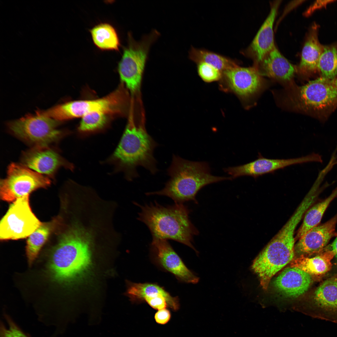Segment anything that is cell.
Listing matches in <instances>:
<instances>
[{"instance_id":"cell-5","label":"cell","mask_w":337,"mask_h":337,"mask_svg":"<svg viewBox=\"0 0 337 337\" xmlns=\"http://www.w3.org/2000/svg\"><path fill=\"white\" fill-rule=\"evenodd\" d=\"M301 219L294 213L254 261L252 268L264 289L267 288L272 277L294 259V232Z\"/></svg>"},{"instance_id":"cell-30","label":"cell","mask_w":337,"mask_h":337,"mask_svg":"<svg viewBox=\"0 0 337 337\" xmlns=\"http://www.w3.org/2000/svg\"><path fill=\"white\" fill-rule=\"evenodd\" d=\"M197 64L198 74L205 82H211L221 79L222 72L215 67L204 62Z\"/></svg>"},{"instance_id":"cell-20","label":"cell","mask_w":337,"mask_h":337,"mask_svg":"<svg viewBox=\"0 0 337 337\" xmlns=\"http://www.w3.org/2000/svg\"><path fill=\"white\" fill-rule=\"evenodd\" d=\"M263 75L281 82L291 84L297 67L291 63L275 46L257 65L255 66Z\"/></svg>"},{"instance_id":"cell-8","label":"cell","mask_w":337,"mask_h":337,"mask_svg":"<svg viewBox=\"0 0 337 337\" xmlns=\"http://www.w3.org/2000/svg\"><path fill=\"white\" fill-rule=\"evenodd\" d=\"M128 44L124 47L118 70L122 83L133 96L139 94L143 74L151 45L160 35L153 29L136 41L130 32L128 34Z\"/></svg>"},{"instance_id":"cell-17","label":"cell","mask_w":337,"mask_h":337,"mask_svg":"<svg viewBox=\"0 0 337 337\" xmlns=\"http://www.w3.org/2000/svg\"><path fill=\"white\" fill-rule=\"evenodd\" d=\"M306 315L337 324V275L327 279L317 288L311 309Z\"/></svg>"},{"instance_id":"cell-14","label":"cell","mask_w":337,"mask_h":337,"mask_svg":"<svg viewBox=\"0 0 337 337\" xmlns=\"http://www.w3.org/2000/svg\"><path fill=\"white\" fill-rule=\"evenodd\" d=\"M151 250L156 262L179 281L196 284L199 278L186 266L167 240L153 238Z\"/></svg>"},{"instance_id":"cell-15","label":"cell","mask_w":337,"mask_h":337,"mask_svg":"<svg viewBox=\"0 0 337 337\" xmlns=\"http://www.w3.org/2000/svg\"><path fill=\"white\" fill-rule=\"evenodd\" d=\"M21 161L27 167L51 177L61 167L71 171L74 167L72 163L50 146L33 147L23 153Z\"/></svg>"},{"instance_id":"cell-23","label":"cell","mask_w":337,"mask_h":337,"mask_svg":"<svg viewBox=\"0 0 337 337\" xmlns=\"http://www.w3.org/2000/svg\"><path fill=\"white\" fill-rule=\"evenodd\" d=\"M324 49V47L318 42L315 32H311L303 47L300 63L297 68V72L307 74L317 69Z\"/></svg>"},{"instance_id":"cell-16","label":"cell","mask_w":337,"mask_h":337,"mask_svg":"<svg viewBox=\"0 0 337 337\" xmlns=\"http://www.w3.org/2000/svg\"><path fill=\"white\" fill-rule=\"evenodd\" d=\"M126 294L132 302H146L158 310L168 307L176 311L180 307L178 297L172 296L163 287L155 283L129 282Z\"/></svg>"},{"instance_id":"cell-19","label":"cell","mask_w":337,"mask_h":337,"mask_svg":"<svg viewBox=\"0 0 337 337\" xmlns=\"http://www.w3.org/2000/svg\"><path fill=\"white\" fill-rule=\"evenodd\" d=\"M280 1L273 2L270 13L249 46L243 53L257 65L275 46L273 26Z\"/></svg>"},{"instance_id":"cell-1","label":"cell","mask_w":337,"mask_h":337,"mask_svg":"<svg viewBox=\"0 0 337 337\" xmlns=\"http://www.w3.org/2000/svg\"><path fill=\"white\" fill-rule=\"evenodd\" d=\"M70 222L60 234L49 262L51 276L59 283L69 282L84 272L90 265L94 245L108 238L105 230L89 219L77 217Z\"/></svg>"},{"instance_id":"cell-28","label":"cell","mask_w":337,"mask_h":337,"mask_svg":"<svg viewBox=\"0 0 337 337\" xmlns=\"http://www.w3.org/2000/svg\"><path fill=\"white\" fill-rule=\"evenodd\" d=\"M109 115L100 112L88 114L81 118L78 128V131L82 136H85L100 131L106 126Z\"/></svg>"},{"instance_id":"cell-11","label":"cell","mask_w":337,"mask_h":337,"mask_svg":"<svg viewBox=\"0 0 337 337\" xmlns=\"http://www.w3.org/2000/svg\"><path fill=\"white\" fill-rule=\"evenodd\" d=\"M42 223L32 210L29 195L18 198L11 204L1 220L0 239L6 240L26 238Z\"/></svg>"},{"instance_id":"cell-12","label":"cell","mask_w":337,"mask_h":337,"mask_svg":"<svg viewBox=\"0 0 337 337\" xmlns=\"http://www.w3.org/2000/svg\"><path fill=\"white\" fill-rule=\"evenodd\" d=\"M319 154L313 153L300 157L289 159H270L264 158L260 154L257 159L242 165L224 169L232 179L243 176L256 178L266 174L271 173L280 169L294 164L311 161L319 162Z\"/></svg>"},{"instance_id":"cell-31","label":"cell","mask_w":337,"mask_h":337,"mask_svg":"<svg viewBox=\"0 0 337 337\" xmlns=\"http://www.w3.org/2000/svg\"><path fill=\"white\" fill-rule=\"evenodd\" d=\"M5 318L8 324L6 327L1 323L0 327V337H29L25 333L8 315Z\"/></svg>"},{"instance_id":"cell-33","label":"cell","mask_w":337,"mask_h":337,"mask_svg":"<svg viewBox=\"0 0 337 337\" xmlns=\"http://www.w3.org/2000/svg\"><path fill=\"white\" fill-rule=\"evenodd\" d=\"M330 246L331 249L334 251L335 253V256L337 261V236Z\"/></svg>"},{"instance_id":"cell-24","label":"cell","mask_w":337,"mask_h":337,"mask_svg":"<svg viewBox=\"0 0 337 337\" xmlns=\"http://www.w3.org/2000/svg\"><path fill=\"white\" fill-rule=\"evenodd\" d=\"M95 45L102 50L118 51L120 42L117 32L110 24L101 23L90 30Z\"/></svg>"},{"instance_id":"cell-26","label":"cell","mask_w":337,"mask_h":337,"mask_svg":"<svg viewBox=\"0 0 337 337\" xmlns=\"http://www.w3.org/2000/svg\"><path fill=\"white\" fill-rule=\"evenodd\" d=\"M190 59L196 63L204 62L218 69L222 73L238 66L237 62L229 58L203 49L192 47L189 52Z\"/></svg>"},{"instance_id":"cell-25","label":"cell","mask_w":337,"mask_h":337,"mask_svg":"<svg viewBox=\"0 0 337 337\" xmlns=\"http://www.w3.org/2000/svg\"><path fill=\"white\" fill-rule=\"evenodd\" d=\"M57 221L42 222L40 225L28 237L26 252L29 265H31L37 256L41 248L52 232Z\"/></svg>"},{"instance_id":"cell-10","label":"cell","mask_w":337,"mask_h":337,"mask_svg":"<svg viewBox=\"0 0 337 337\" xmlns=\"http://www.w3.org/2000/svg\"><path fill=\"white\" fill-rule=\"evenodd\" d=\"M49 178L23 165L12 163L8 167L6 177L0 183L1 199L11 202L29 195L36 190L46 188L51 184Z\"/></svg>"},{"instance_id":"cell-32","label":"cell","mask_w":337,"mask_h":337,"mask_svg":"<svg viewBox=\"0 0 337 337\" xmlns=\"http://www.w3.org/2000/svg\"><path fill=\"white\" fill-rule=\"evenodd\" d=\"M171 317L170 311L166 308L158 310L154 316L156 322L161 325L167 324L170 321Z\"/></svg>"},{"instance_id":"cell-27","label":"cell","mask_w":337,"mask_h":337,"mask_svg":"<svg viewBox=\"0 0 337 337\" xmlns=\"http://www.w3.org/2000/svg\"><path fill=\"white\" fill-rule=\"evenodd\" d=\"M337 196V188L327 198L312 206L306 212L296 238L299 239L307 231L318 225L327 207Z\"/></svg>"},{"instance_id":"cell-4","label":"cell","mask_w":337,"mask_h":337,"mask_svg":"<svg viewBox=\"0 0 337 337\" xmlns=\"http://www.w3.org/2000/svg\"><path fill=\"white\" fill-rule=\"evenodd\" d=\"M170 178L162 189L148 192L146 195L167 196L175 203H183L189 201L197 203L195 198L198 192L204 186L226 180L231 177L212 175L208 164L205 162L192 161L173 155L171 163L167 170Z\"/></svg>"},{"instance_id":"cell-3","label":"cell","mask_w":337,"mask_h":337,"mask_svg":"<svg viewBox=\"0 0 337 337\" xmlns=\"http://www.w3.org/2000/svg\"><path fill=\"white\" fill-rule=\"evenodd\" d=\"M135 205L141 209L137 219L147 226L153 238L176 241L198 254L193 242V236L199 232L189 219V210L183 203L163 206L154 201L143 205Z\"/></svg>"},{"instance_id":"cell-13","label":"cell","mask_w":337,"mask_h":337,"mask_svg":"<svg viewBox=\"0 0 337 337\" xmlns=\"http://www.w3.org/2000/svg\"><path fill=\"white\" fill-rule=\"evenodd\" d=\"M257 69L238 65L222 73L221 79L226 89L242 98L254 95L261 88L263 81Z\"/></svg>"},{"instance_id":"cell-9","label":"cell","mask_w":337,"mask_h":337,"mask_svg":"<svg viewBox=\"0 0 337 337\" xmlns=\"http://www.w3.org/2000/svg\"><path fill=\"white\" fill-rule=\"evenodd\" d=\"M61 122L43 115L38 110L8 122L10 132L33 147L50 146L68 133L58 129Z\"/></svg>"},{"instance_id":"cell-21","label":"cell","mask_w":337,"mask_h":337,"mask_svg":"<svg viewBox=\"0 0 337 337\" xmlns=\"http://www.w3.org/2000/svg\"><path fill=\"white\" fill-rule=\"evenodd\" d=\"M312 282L310 275L299 268L291 266L284 270L275 279L273 284L285 296L295 298L306 291Z\"/></svg>"},{"instance_id":"cell-22","label":"cell","mask_w":337,"mask_h":337,"mask_svg":"<svg viewBox=\"0 0 337 337\" xmlns=\"http://www.w3.org/2000/svg\"><path fill=\"white\" fill-rule=\"evenodd\" d=\"M335 253L330 246H327L315 256L309 258L302 256L294 258L291 266L299 268L312 276L325 274L331 269V260Z\"/></svg>"},{"instance_id":"cell-6","label":"cell","mask_w":337,"mask_h":337,"mask_svg":"<svg viewBox=\"0 0 337 337\" xmlns=\"http://www.w3.org/2000/svg\"><path fill=\"white\" fill-rule=\"evenodd\" d=\"M291 88L284 101L292 110L320 118L327 116L337 107L336 77H321Z\"/></svg>"},{"instance_id":"cell-7","label":"cell","mask_w":337,"mask_h":337,"mask_svg":"<svg viewBox=\"0 0 337 337\" xmlns=\"http://www.w3.org/2000/svg\"><path fill=\"white\" fill-rule=\"evenodd\" d=\"M123 83L112 92L102 98L92 100L70 101L42 110L46 116L62 122L82 118L95 112H100L109 115H128L132 97Z\"/></svg>"},{"instance_id":"cell-2","label":"cell","mask_w":337,"mask_h":337,"mask_svg":"<svg viewBox=\"0 0 337 337\" xmlns=\"http://www.w3.org/2000/svg\"><path fill=\"white\" fill-rule=\"evenodd\" d=\"M142 104L132 105L124 131L115 151L103 163L113 165L114 172H122L129 181L138 177L137 168L142 166L153 174L157 161L154 151L158 146L146 131Z\"/></svg>"},{"instance_id":"cell-18","label":"cell","mask_w":337,"mask_h":337,"mask_svg":"<svg viewBox=\"0 0 337 337\" xmlns=\"http://www.w3.org/2000/svg\"><path fill=\"white\" fill-rule=\"evenodd\" d=\"M337 215L327 222L313 227L299 239L295 250L300 256L308 257L317 254L327 246L334 236Z\"/></svg>"},{"instance_id":"cell-29","label":"cell","mask_w":337,"mask_h":337,"mask_svg":"<svg viewBox=\"0 0 337 337\" xmlns=\"http://www.w3.org/2000/svg\"><path fill=\"white\" fill-rule=\"evenodd\" d=\"M318 68L322 77L333 79L337 75V49L334 47H324L319 60Z\"/></svg>"}]
</instances>
